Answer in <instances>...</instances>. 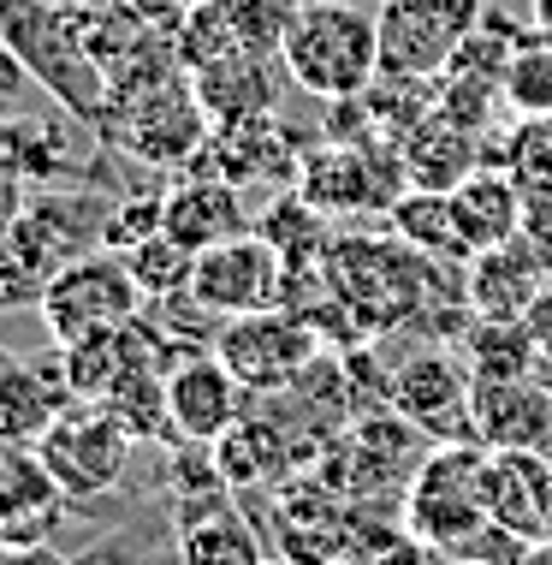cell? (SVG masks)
Listing matches in <instances>:
<instances>
[{
    "label": "cell",
    "mask_w": 552,
    "mask_h": 565,
    "mask_svg": "<svg viewBox=\"0 0 552 565\" xmlns=\"http://www.w3.org/2000/svg\"><path fill=\"white\" fill-rule=\"evenodd\" d=\"M0 36L19 49L24 72L54 96V108H66L84 126H101L107 114V72L96 49H89L84 12L72 0H12Z\"/></svg>",
    "instance_id": "1"
},
{
    "label": "cell",
    "mask_w": 552,
    "mask_h": 565,
    "mask_svg": "<svg viewBox=\"0 0 552 565\" xmlns=\"http://www.w3.org/2000/svg\"><path fill=\"white\" fill-rule=\"evenodd\" d=\"M280 66L321 102L362 96L380 78V24L362 0H303L280 42Z\"/></svg>",
    "instance_id": "2"
},
{
    "label": "cell",
    "mask_w": 552,
    "mask_h": 565,
    "mask_svg": "<svg viewBox=\"0 0 552 565\" xmlns=\"http://www.w3.org/2000/svg\"><path fill=\"white\" fill-rule=\"evenodd\" d=\"M487 518H494L487 512V447L481 440H440L404 488V524L457 559Z\"/></svg>",
    "instance_id": "3"
},
{
    "label": "cell",
    "mask_w": 552,
    "mask_h": 565,
    "mask_svg": "<svg viewBox=\"0 0 552 565\" xmlns=\"http://www.w3.org/2000/svg\"><path fill=\"white\" fill-rule=\"evenodd\" d=\"M30 447H36V458L48 465V477L66 488V500H107L119 482H126L137 435L107 405L72 399Z\"/></svg>",
    "instance_id": "4"
},
{
    "label": "cell",
    "mask_w": 552,
    "mask_h": 565,
    "mask_svg": "<svg viewBox=\"0 0 552 565\" xmlns=\"http://www.w3.org/2000/svg\"><path fill=\"white\" fill-rule=\"evenodd\" d=\"M143 303L149 298H143V286H137L126 256L119 250H84L42 286L36 310H42V322H48L54 345H66V340H84V333H96V328L137 322Z\"/></svg>",
    "instance_id": "5"
},
{
    "label": "cell",
    "mask_w": 552,
    "mask_h": 565,
    "mask_svg": "<svg viewBox=\"0 0 552 565\" xmlns=\"http://www.w3.org/2000/svg\"><path fill=\"white\" fill-rule=\"evenodd\" d=\"M321 328L310 316L285 310V303H273V310H256V316H232V322H220L214 333V351H220V363L232 370L250 393H280V387H297L303 370H315L321 358Z\"/></svg>",
    "instance_id": "6"
},
{
    "label": "cell",
    "mask_w": 552,
    "mask_h": 565,
    "mask_svg": "<svg viewBox=\"0 0 552 565\" xmlns=\"http://www.w3.org/2000/svg\"><path fill=\"white\" fill-rule=\"evenodd\" d=\"M487 0H380V72L398 78H440L452 66L457 42L475 30Z\"/></svg>",
    "instance_id": "7"
},
{
    "label": "cell",
    "mask_w": 552,
    "mask_h": 565,
    "mask_svg": "<svg viewBox=\"0 0 552 565\" xmlns=\"http://www.w3.org/2000/svg\"><path fill=\"white\" fill-rule=\"evenodd\" d=\"M280 286H285V263L280 250L256 233H238L226 244H208L196 250V268H191V292L196 310L208 322H232V316H256V310H273L280 303Z\"/></svg>",
    "instance_id": "8"
},
{
    "label": "cell",
    "mask_w": 552,
    "mask_h": 565,
    "mask_svg": "<svg viewBox=\"0 0 552 565\" xmlns=\"http://www.w3.org/2000/svg\"><path fill=\"white\" fill-rule=\"evenodd\" d=\"M392 411L427 440H475V375L457 363V351L427 345L398 363L392 375Z\"/></svg>",
    "instance_id": "9"
},
{
    "label": "cell",
    "mask_w": 552,
    "mask_h": 565,
    "mask_svg": "<svg viewBox=\"0 0 552 565\" xmlns=\"http://www.w3.org/2000/svg\"><path fill=\"white\" fill-rule=\"evenodd\" d=\"M243 381L220 363V351H178V363L166 370V417H173V440H196L214 447L232 423L243 417Z\"/></svg>",
    "instance_id": "10"
},
{
    "label": "cell",
    "mask_w": 552,
    "mask_h": 565,
    "mask_svg": "<svg viewBox=\"0 0 552 565\" xmlns=\"http://www.w3.org/2000/svg\"><path fill=\"white\" fill-rule=\"evenodd\" d=\"M552 286V256L529 233H517L511 244L475 250L464 263V303L469 316H499V322H523Z\"/></svg>",
    "instance_id": "11"
},
{
    "label": "cell",
    "mask_w": 552,
    "mask_h": 565,
    "mask_svg": "<svg viewBox=\"0 0 552 565\" xmlns=\"http://www.w3.org/2000/svg\"><path fill=\"white\" fill-rule=\"evenodd\" d=\"M475 440L494 452H552V381H475Z\"/></svg>",
    "instance_id": "12"
},
{
    "label": "cell",
    "mask_w": 552,
    "mask_h": 565,
    "mask_svg": "<svg viewBox=\"0 0 552 565\" xmlns=\"http://www.w3.org/2000/svg\"><path fill=\"white\" fill-rule=\"evenodd\" d=\"M161 233H173L184 250H208V244H226L238 233H250V215H243V191L220 173H178L173 185L161 191Z\"/></svg>",
    "instance_id": "13"
},
{
    "label": "cell",
    "mask_w": 552,
    "mask_h": 565,
    "mask_svg": "<svg viewBox=\"0 0 552 565\" xmlns=\"http://www.w3.org/2000/svg\"><path fill=\"white\" fill-rule=\"evenodd\" d=\"M297 143H291V131L280 126V114L268 119H238V126H214L203 156L191 167H203V173H220L232 179V185H268V179H297Z\"/></svg>",
    "instance_id": "14"
},
{
    "label": "cell",
    "mask_w": 552,
    "mask_h": 565,
    "mask_svg": "<svg viewBox=\"0 0 552 565\" xmlns=\"http://www.w3.org/2000/svg\"><path fill=\"white\" fill-rule=\"evenodd\" d=\"M350 536H357V507L333 494L327 482L291 488V500L280 494V554H291L297 565L350 559Z\"/></svg>",
    "instance_id": "15"
},
{
    "label": "cell",
    "mask_w": 552,
    "mask_h": 565,
    "mask_svg": "<svg viewBox=\"0 0 552 565\" xmlns=\"http://www.w3.org/2000/svg\"><path fill=\"white\" fill-rule=\"evenodd\" d=\"M66 518V488L48 477L36 447L7 440L0 452V542H54Z\"/></svg>",
    "instance_id": "16"
},
{
    "label": "cell",
    "mask_w": 552,
    "mask_h": 565,
    "mask_svg": "<svg viewBox=\"0 0 552 565\" xmlns=\"http://www.w3.org/2000/svg\"><path fill=\"white\" fill-rule=\"evenodd\" d=\"M280 60L273 54H226L214 60V66L191 72L196 84V102H203V114L214 119V126H238V119H268L280 114Z\"/></svg>",
    "instance_id": "17"
},
{
    "label": "cell",
    "mask_w": 552,
    "mask_h": 565,
    "mask_svg": "<svg viewBox=\"0 0 552 565\" xmlns=\"http://www.w3.org/2000/svg\"><path fill=\"white\" fill-rule=\"evenodd\" d=\"M487 143H494V131L481 137V131L457 126L452 114L434 108L422 126H410L404 137H398V156H404L410 185H422V191H452V185H464L475 167H487Z\"/></svg>",
    "instance_id": "18"
},
{
    "label": "cell",
    "mask_w": 552,
    "mask_h": 565,
    "mask_svg": "<svg viewBox=\"0 0 552 565\" xmlns=\"http://www.w3.org/2000/svg\"><path fill=\"white\" fill-rule=\"evenodd\" d=\"M446 196H452V221H457V238H464V256L529 233V203L505 167H475L464 185H452Z\"/></svg>",
    "instance_id": "19"
},
{
    "label": "cell",
    "mask_w": 552,
    "mask_h": 565,
    "mask_svg": "<svg viewBox=\"0 0 552 565\" xmlns=\"http://www.w3.org/2000/svg\"><path fill=\"white\" fill-rule=\"evenodd\" d=\"M149 345H155V340L143 333V322L96 328V333H84V340H66V345H59V370H66L72 399L101 405L107 393L137 370V363H149Z\"/></svg>",
    "instance_id": "20"
},
{
    "label": "cell",
    "mask_w": 552,
    "mask_h": 565,
    "mask_svg": "<svg viewBox=\"0 0 552 565\" xmlns=\"http://www.w3.org/2000/svg\"><path fill=\"white\" fill-rule=\"evenodd\" d=\"M72 405V387H66V370H59V351L48 363V351H42V363H0V440H19L30 447L59 411Z\"/></svg>",
    "instance_id": "21"
},
{
    "label": "cell",
    "mask_w": 552,
    "mask_h": 565,
    "mask_svg": "<svg viewBox=\"0 0 552 565\" xmlns=\"http://www.w3.org/2000/svg\"><path fill=\"white\" fill-rule=\"evenodd\" d=\"M178 559L184 565H262L268 542L250 524V512L232 494H220L178 518Z\"/></svg>",
    "instance_id": "22"
},
{
    "label": "cell",
    "mask_w": 552,
    "mask_h": 565,
    "mask_svg": "<svg viewBox=\"0 0 552 565\" xmlns=\"http://www.w3.org/2000/svg\"><path fill=\"white\" fill-rule=\"evenodd\" d=\"M12 137V161H19L24 185H84L78 173V149H72V114H12L7 119Z\"/></svg>",
    "instance_id": "23"
},
{
    "label": "cell",
    "mask_w": 552,
    "mask_h": 565,
    "mask_svg": "<svg viewBox=\"0 0 552 565\" xmlns=\"http://www.w3.org/2000/svg\"><path fill=\"white\" fill-rule=\"evenodd\" d=\"M208 452H214V465H220L232 494H250V488H262L285 470V435L262 417H238Z\"/></svg>",
    "instance_id": "24"
},
{
    "label": "cell",
    "mask_w": 552,
    "mask_h": 565,
    "mask_svg": "<svg viewBox=\"0 0 552 565\" xmlns=\"http://www.w3.org/2000/svg\"><path fill=\"white\" fill-rule=\"evenodd\" d=\"M387 221H392V238L410 244L416 256H434V263H469V256H464V238H457L452 196H446V191L410 185V191L387 209Z\"/></svg>",
    "instance_id": "25"
},
{
    "label": "cell",
    "mask_w": 552,
    "mask_h": 565,
    "mask_svg": "<svg viewBox=\"0 0 552 565\" xmlns=\"http://www.w3.org/2000/svg\"><path fill=\"white\" fill-rule=\"evenodd\" d=\"M464 363H469L475 381H517V375H534L541 345H534L529 322L469 316V328H464Z\"/></svg>",
    "instance_id": "26"
},
{
    "label": "cell",
    "mask_w": 552,
    "mask_h": 565,
    "mask_svg": "<svg viewBox=\"0 0 552 565\" xmlns=\"http://www.w3.org/2000/svg\"><path fill=\"white\" fill-rule=\"evenodd\" d=\"M499 167L517 179V191H523V203H529V221L552 215V114L511 119V126H505Z\"/></svg>",
    "instance_id": "27"
},
{
    "label": "cell",
    "mask_w": 552,
    "mask_h": 565,
    "mask_svg": "<svg viewBox=\"0 0 552 565\" xmlns=\"http://www.w3.org/2000/svg\"><path fill=\"white\" fill-rule=\"evenodd\" d=\"M327 221L333 215H321L303 191H291V196H280V203L268 209L256 233L280 250L285 268H321V263H327V250H333V226Z\"/></svg>",
    "instance_id": "28"
},
{
    "label": "cell",
    "mask_w": 552,
    "mask_h": 565,
    "mask_svg": "<svg viewBox=\"0 0 552 565\" xmlns=\"http://www.w3.org/2000/svg\"><path fill=\"white\" fill-rule=\"evenodd\" d=\"M517 36H523V24H511L505 12L487 7L481 19H475L469 36L457 42L452 66L440 72V78H475V84H494V89H505V66H511V54H517Z\"/></svg>",
    "instance_id": "29"
},
{
    "label": "cell",
    "mask_w": 552,
    "mask_h": 565,
    "mask_svg": "<svg viewBox=\"0 0 552 565\" xmlns=\"http://www.w3.org/2000/svg\"><path fill=\"white\" fill-rule=\"evenodd\" d=\"M173 49H178L184 72H203V66H214V60L238 54L232 7H226V0H191V7L173 19Z\"/></svg>",
    "instance_id": "30"
},
{
    "label": "cell",
    "mask_w": 552,
    "mask_h": 565,
    "mask_svg": "<svg viewBox=\"0 0 552 565\" xmlns=\"http://www.w3.org/2000/svg\"><path fill=\"white\" fill-rule=\"evenodd\" d=\"M505 108L517 119L552 114V30L546 24H529L517 36V54L505 66Z\"/></svg>",
    "instance_id": "31"
},
{
    "label": "cell",
    "mask_w": 552,
    "mask_h": 565,
    "mask_svg": "<svg viewBox=\"0 0 552 565\" xmlns=\"http://www.w3.org/2000/svg\"><path fill=\"white\" fill-rule=\"evenodd\" d=\"M137 440H173V417H166V375H155V363H137L101 399Z\"/></svg>",
    "instance_id": "32"
},
{
    "label": "cell",
    "mask_w": 552,
    "mask_h": 565,
    "mask_svg": "<svg viewBox=\"0 0 552 565\" xmlns=\"http://www.w3.org/2000/svg\"><path fill=\"white\" fill-rule=\"evenodd\" d=\"M126 263H131V274H137V286H143V298H149V303H155V298L191 292V268H196V256L184 250L173 233H149L143 244H131Z\"/></svg>",
    "instance_id": "33"
},
{
    "label": "cell",
    "mask_w": 552,
    "mask_h": 565,
    "mask_svg": "<svg viewBox=\"0 0 552 565\" xmlns=\"http://www.w3.org/2000/svg\"><path fill=\"white\" fill-rule=\"evenodd\" d=\"M226 7H232V24H238V49L280 60V42L303 0H226Z\"/></svg>",
    "instance_id": "34"
},
{
    "label": "cell",
    "mask_w": 552,
    "mask_h": 565,
    "mask_svg": "<svg viewBox=\"0 0 552 565\" xmlns=\"http://www.w3.org/2000/svg\"><path fill=\"white\" fill-rule=\"evenodd\" d=\"M362 565H457L440 542H427V536H416V530L398 518V530H380V542L362 554Z\"/></svg>",
    "instance_id": "35"
},
{
    "label": "cell",
    "mask_w": 552,
    "mask_h": 565,
    "mask_svg": "<svg viewBox=\"0 0 552 565\" xmlns=\"http://www.w3.org/2000/svg\"><path fill=\"white\" fill-rule=\"evenodd\" d=\"M149 233H161V196H119L113 215H107V250L126 256L131 244H143Z\"/></svg>",
    "instance_id": "36"
},
{
    "label": "cell",
    "mask_w": 552,
    "mask_h": 565,
    "mask_svg": "<svg viewBox=\"0 0 552 565\" xmlns=\"http://www.w3.org/2000/svg\"><path fill=\"white\" fill-rule=\"evenodd\" d=\"M30 72H24V60H19V49H12L7 36H0V119H12L24 108V96H30Z\"/></svg>",
    "instance_id": "37"
},
{
    "label": "cell",
    "mask_w": 552,
    "mask_h": 565,
    "mask_svg": "<svg viewBox=\"0 0 552 565\" xmlns=\"http://www.w3.org/2000/svg\"><path fill=\"white\" fill-rule=\"evenodd\" d=\"M0 565H78L54 542H0Z\"/></svg>",
    "instance_id": "38"
},
{
    "label": "cell",
    "mask_w": 552,
    "mask_h": 565,
    "mask_svg": "<svg viewBox=\"0 0 552 565\" xmlns=\"http://www.w3.org/2000/svg\"><path fill=\"white\" fill-rule=\"evenodd\" d=\"M24 203H30V185L19 173H0V226H12L24 215Z\"/></svg>",
    "instance_id": "39"
},
{
    "label": "cell",
    "mask_w": 552,
    "mask_h": 565,
    "mask_svg": "<svg viewBox=\"0 0 552 565\" xmlns=\"http://www.w3.org/2000/svg\"><path fill=\"white\" fill-rule=\"evenodd\" d=\"M131 12H143V19H155V24H173L184 7H191V0H126Z\"/></svg>",
    "instance_id": "40"
},
{
    "label": "cell",
    "mask_w": 552,
    "mask_h": 565,
    "mask_svg": "<svg viewBox=\"0 0 552 565\" xmlns=\"http://www.w3.org/2000/svg\"><path fill=\"white\" fill-rule=\"evenodd\" d=\"M529 238H534V244H541V250L552 256V215H534V221H529Z\"/></svg>",
    "instance_id": "41"
},
{
    "label": "cell",
    "mask_w": 552,
    "mask_h": 565,
    "mask_svg": "<svg viewBox=\"0 0 552 565\" xmlns=\"http://www.w3.org/2000/svg\"><path fill=\"white\" fill-rule=\"evenodd\" d=\"M517 565H552V536H541V542H529V554L517 559Z\"/></svg>",
    "instance_id": "42"
},
{
    "label": "cell",
    "mask_w": 552,
    "mask_h": 565,
    "mask_svg": "<svg viewBox=\"0 0 552 565\" xmlns=\"http://www.w3.org/2000/svg\"><path fill=\"white\" fill-rule=\"evenodd\" d=\"M0 173H19V161H12V137H7V119H0ZM24 179V173H19Z\"/></svg>",
    "instance_id": "43"
},
{
    "label": "cell",
    "mask_w": 552,
    "mask_h": 565,
    "mask_svg": "<svg viewBox=\"0 0 552 565\" xmlns=\"http://www.w3.org/2000/svg\"><path fill=\"white\" fill-rule=\"evenodd\" d=\"M529 19H534V24H546V30H552V0H529Z\"/></svg>",
    "instance_id": "44"
},
{
    "label": "cell",
    "mask_w": 552,
    "mask_h": 565,
    "mask_svg": "<svg viewBox=\"0 0 552 565\" xmlns=\"http://www.w3.org/2000/svg\"><path fill=\"white\" fill-rule=\"evenodd\" d=\"M262 565H297V559H291V554H268Z\"/></svg>",
    "instance_id": "45"
},
{
    "label": "cell",
    "mask_w": 552,
    "mask_h": 565,
    "mask_svg": "<svg viewBox=\"0 0 552 565\" xmlns=\"http://www.w3.org/2000/svg\"><path fill=\"white\" fill-rule=\"evenodd\" d=\"M457 565H487V559H457Z\"/></svg>",
    "instance_id": "46"
},
{
    "label": "cell",
    "mask_w": 552,
    "mask_h": 565,
    "mask_svg": "<svg viewBox=\"0 0 552 565\" xmlns=\"http://www.w3.org/2000/svg\"><path fill=\"white\" fill-rule=\"evenodd\" d=\"M7 7H12V0H0V19H7Z\"/></svg>",
    "instance_id": "47"
},
{
    "label": "cell",
    "mask_w": 552,
    "mask_h": 565,
    "mask_svg": "<svg viewBox=\"0 0 552 565\" xmlns=\"http://www.w3.org/2000/svg\"><path fill=\"white\" fill-rule=\"evenodd\" d=\"M339 565H362V559H339Z\"/></svg>",
    "instance_id": "48"
},
{
    "label": "cell",
    "mask_w": 552,
    "mask_h": 565,
    "mask_svg": "<svg viewBox=\"0 0 552 565\" xmlns=\"http://www.w3.org/2000/svg\"><path fill=\"white\" fill-rule=\"evenodd\" d=\"M0 310H7V298H0Z\"/></svg>",
    "instance_id": "49"
},
{
    "label": "cell",
    "mask_w": 552,
    "mask_h": 565,
    "mask_svg": "<svg viewBox=\"0 0 552 565\" xmlns=\"http://www.w3.org/2000/svg\"><path fill=\"white\" fill-rule=\"evenodd\" d=\"M0 363H7V351H0Z\"/></svg>",
    "instance_id": "50"
}]
</instances>
